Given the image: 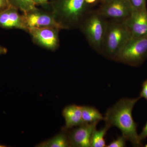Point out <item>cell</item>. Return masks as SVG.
<instances>
[{
	"label": "cell",
	"instance_id": "4",
	"mask_svg": "<svg viewBox=\"0 0 147 147\" xmlns=\"http://www.w3.org/2000/svg\"><path fill=\"white\" fill-rule=\"evenodd\" d=\"M108 21L96 9L90 10L84 17L79 27L90 46L100 54Z\"/></svg>",
	"mask_w": 147,
	"mask_h": 147
},
{
	"label": "cell",
	"instance_id": "3",
	"mask_svg": "<svg viewBox=\"0 0 147 147\" xmlns=\"http://www.w3.org/2000/svg\"><path fill=\"white\" fill-rule=\"evenodd\" d=\"M108 20L101 54L113 60L131 36L124 21Z\"/></svg>",
	"mask_w": 147,
	"mask_h": 147
},
{
	"label": "cell",
	"instance_id": "8",
	"mask_svg": "<svg viewBox=\"0 0 147 147\" xmlns=\"http://www.w3.org/2000/svg\"><path fill=\"white\" fill-rule=\"evenodd\" d=\"M23 15L28 30L32 28H57L63 30L50 10L36 8L23 13Z\"/></svg>",
	"mask_w": 147,
	"mask_h": 147
},
{
	"label": "cell",
	"instance_id": "2",
	"mask_svg": "<svg viewBox=\"0 0 147 147\" xmlns=\"http://www.w3.org/2000/svg\"><path fill=\"white\" fill-rule=\"evenodd\" d=\"M49 7L58 24L65 30L79 28L92 7L85 0H50Z\"/></svg>",
	"mask_w": 147,
	"mask_h": 147
},
{
	"label": "cell",
	"instance_id": "26",
	"mask_svg": "<svg viewBox=\"0 0 147 147\" xmlns=\"http://www.w3.org/2000/svg\"><path fill=\"white\" fill-rule=\"evenodd\" d=\"M145 147H147V144H146V145H145Z\"/></svg>",
	"mask_w": 147,
	"mask_h": 147
},
{
	"label": "cell",
	"instance_id": "21",
	"mask_svg": "<svg viewBox=\"0 0 147 147\" xmlns=\"http://www.w3.org/2000/svg\"><path fill=\"white\" fill-rule=\"evenodd\" d=\"M10 7L7 0H0V12L5 10Z\"/></svg>",
	"mask_w": 147,
	"mask_h": 147
},
{
	"label": "cell",
	"instance_id": "12",
	"mask_svg": "<svg viewBox=\"0 0 147 147\" xmlns=\"http://www.w3.org/2000/svg\"><path fill=\"white\" fill-rule=\"evenodd\" d=\"M62 115L65 120V129H71L83 123L82 106L68 105L63 109Z\"/></svg>",
	"mask_w": 147,
	"mask_h": 147
},
{
	"label": "cell",
	"instance_id": "20",
	"mask_svg": "<svg viewBox=\"0 0 147 147\" xmlns=\"http://www.w3.org/2000/svg\"><path fill=\"white\" fill-rule=\"evenodd\" d=\"M36 5H41L45 7H48L49 6L50 0H32Z\"/></svg>",
	"mask_w": 147,
	"mask_h": 147
},
{
	"label": "cell",
	"instance_id": "13",
	"mask_svg": "<svg viewBox=\"0 0 147 147\" xmlns=\"http://www.w3.org/2000/svg\"><path fill=\"white\" fill-rule=\"evenodd\" d=\"M39 147H71L67 132H61L49 140L38 145Z\"/></svg>",
	"mask_w": 147,
	"mask_h": 147
},
{
	"label": "cell",
	"instance_id": "6",
	"mask_svg": "<svg viewBox=\"0 0 147 147\" xmlns=\"http://www.w3.org/2000/svg\"><path fill=\"white\" fill-rule=\"evenodd\" d=\"M96 9L108 20L124 21L130 16L133 9L127 0H104Z\"/></svg>",
	"mask_w": 147,
	"mask_h": 147
},
{
	"label": "cell",
	"instance_id": "22",
	"mask_svg": "<svg viewBox=\"0 0 147 147\" xmlns=\"http://www.w3.org/2000/svg\"><path fill=\"white\" fill-rule=\"evenodd\" d=\"M140 139L141 141L143 139H146L147 137V122L145 126L143 129V130L141 132V134L139 135Z\"/></svg>",
	"mask_w": 147,
	"mask_h": 147
},
{
	"label": "cell",
	"instance_id": "24",
	"mask_svg": "<svg viewBox=\"0 0 147 147\" xmlns=\"http://www.w3.org/2000/svg\"><path fill=\"white\" fill-rule=\"evenodd\" d=\"M7 50L5 47L0 45V56L2 55H5L7 53Z\"/></svg>",
	"mask_w": 147,
	"mask_h": 147
},
{
	"label": "cell",
	"instance_id": "17",
	"mask_svg": "<svg viewBox=\"0 0 147 147\" xmlns=\"http://www.w3.org/2000/svg\"><path fill=\"white\" fill-rule=\"evenodd\" d=\"M133 10H142L146 8V0H127Z\"/></svg>",
	"mask_w": 147,
	"mask_h": 147
},
{
	"label": "cell",
	"instance_id": "27",
	"mask_svg": "<svg viewBox=\"0 0 147 147\" xmlns=\"http://www.w3.org/2000/svg\"><path fill=\"white\" fill-rule=\"evenodd\" d=\"M104 1V0H100V1Z\"/></svg>",
	"mask_w": 147,
	"mask_h": 147
},
{
	"label": "cell",
	"instance_id": "15",
	"mask_svg": "<svg viewBox=\"0 0 147 147\" xmlns=\"http://www.w3.org/2000/svg\"><path fill=\"white\" fill-rule=\"evenodd\" d=\"M110 127L105 125V126L99 130L96 129L94 131L91 139V147H106L105 137Z\"/></svg>",
	"mask_w": 147,
	"mask_h": 147
},
{
	"label": "cell",
	"instance_id": "1",
	"mask_svg": "<svg viewBox=\"0 0 147 147\" xmlns=\"http://www.w3.org/2000/svg\"><path fill=\"white\" fill-rule=\"evenodd\" d=\"M141 97L122 98L106 111L104 117L105 125L114 126L121 131L123 136L135 147L142 146V141L137 131L132 113L134 105Z\"/></svg>",
	"mask_w": 147,
	"mask_h": 147
},
{
	"label": "cell",
	"instance_id": "10",
	"mask_svg": "<svg viewBox=\"0 0 147 147\" xmlns=\"http://www.w3.org/2000/svg\"><path fill=\"white\" fill-rule=\"evenodd\" d=\"M125 23L131 34V37L147 36V9L133 10Z\"/></svg>",
	"mask_w": 147,
	"mask_h": 147
},
{
	"label": "cell",
	"instance_id": "7",
	"mask_svg": "<svg viewBox=\"0 0 147 147\" xmlns=\"http://www.w3.org/2000/svg\"><path fill=\"white\" fill-rule=\"evenodd\" d=\"M61 29L54 28H32L28 33L34 44L51 51H55L59 47V32Z\"/></svg>",
	"mask_w": 147,
	"mask_h": 147
},
{
	"label": "cell",
	"instance_id": "23",
	"mask_svg": "<svg viewBox=\"0 0 147 147\" xmlns=\"http://www.w3.org/2000/svg\"><path fill=\"white\" fill-rule=\"evenodd\" d=\"M99 1V0H85L87 4L91 7L97 3Z\"/></svg>",
	"mask_w": 147,
	"mask_h": 147
},
{
	"label": "cell",
	"instance_id": "9",
	"mask_svg": "<svg viewBox=\"0 0 147 147\" xmlns=\"http://www.w3.org/2000/svg\"><path fill=\"white\" fill-rule=\"evenodd\" d=\"M98 122L85 123L67 132L71 147H91L92 134Z\"/></svg>",
	"mask_w": 147,
	"mask_h": 147
},
{
	"label": "cell",
	"instance_id": "14",
	"mask_svg": "<svg viewBox=\"0 0 147 147\" xmlns=\"http://www.w3.org/2000/svg\"><path fill=\"white\" fill-rule=\"evenodd\" d=\"M82 113L83 123L99 122L104 120V117L100 112L92 106H82Z\"/></svg>",
	"mask_w": 147,
	"mask_h": 147
},
{
	"label": "cell",
	"instance_id": "16",
	"mask_svg": "<svg viewBox=\"0 0 147 147\" xmlns=\"http://www.w3.org/2000/svg\"><path fill=\"white\" fill-rule=\"evenodd\" d=\"M10 6L17 9L23 13L28 12L36 8L32 0H7Z\"/></svg>",
	"mask_w": 147,
	"mask_h": 147
},
{
	"label": "cell",
	"instance_id": "18",
	"mask_svg": "<svg viewBox=\"0 0 147 147\" xmlns=\"http://www.w3.org/2000/svg\"><path fill=\"white\" fill-rule=\"evenodd\" d=\"M127 141L126 138L122 136H119L117 139L113 140L106 147H124L126 146V142Z\"/></svg>",
	"mask_w": 147,
	"mask_h": 147
},
{
	"label": "cell",
	"instance_id": "25",
	"mask_svg": "<svg viewBox=\"0 0 147 147\" xmlns=\"http://www.w3.org/2000/svg\"><path fill=\"white\" fill-rule=\"evenodd\" d=\"M5 147V146H3V145H0V147Z\"/></svg>",
	"mask_w": 147,
	"mask_h": 147
},
{
	"label": "cell",
	"instance_id": "5",
	"mask_svg": "<svg viewBox=\"0 0 147 147\" xmlns=\"http://www.w3.org/2000/svg\"><path fill=\"white\" fill-rule=\"evenodd\" d=\"M147 56V36L131 37L113 60L135 66L142 63Z\"/></svg>",
	"mask_w": 147,
	"mask_h": 147
},
{
	"label": "cell",
	"instance_id": "11",
	"mask_svg": "<svg viewBox=\"0 0 147 147\" xmlns=\"http://www.w3.org/2000/svg\"><path fill=\"white\" fill-rule=\"evenodd\" d=\"M0 27L6 29H19L28 32L24 15L12 7L0 12Z\"/></svg>",
	"mask_w": 147,
	"mask_h": 147
},
{
	"label": "cell",
	"instance_id": "19",
	"mask_svg": "<svg viewBox=\"0 0 147 147\" xmlns=\"http://www.w3.org/2000/svg\"><path fill=\"white\" fill-rule=\"evenodd\" d=\"M139 96L141 98H144L147 100V79L142 84V90Z\"/></svg>",
	"mask_w": 147,
	"mask_h": 147
}]
</instances>
